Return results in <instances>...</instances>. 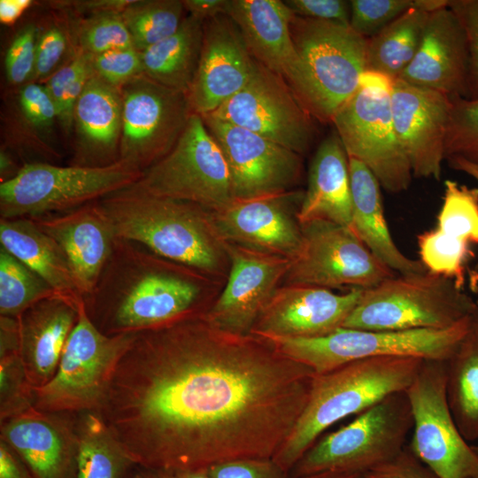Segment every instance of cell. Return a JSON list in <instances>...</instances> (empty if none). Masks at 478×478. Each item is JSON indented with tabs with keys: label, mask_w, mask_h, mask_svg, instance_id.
<instances>
[{
	"label": "cell",
	"mask_w": 478,
	"mask_h": 478,
	"mask_svg": "<svg viewBox=\"0 0 478 478\" xmlns=\"http://www.w3.org/2000/svg\"><path fill=\"white\" fill-rule=\"evenodd\" d=\"M366 476V478H437L413 455L407 444L397 457L371 470Z\"/></svg>",
	"instance_id": "cell-52"
},
{
	"label": "cell",
	"mask_w": 478,
	"mask_h": 478,
	"mask_svg": "<svg viewBox=\"0 0 478 478\" xmlns=\"http://www.w3.org/2000/svg\"><path fill=\"white\" fill-rule=\"evenodd\" d=\"M469 282L470 287L473 291H478V262L475 264L474 267L471 270L469 274Z\"/></svg>",
	"instance_id": "cell-62"
},
{
	"label": "cell",
	"mask_w": 478,
	"mask_h": 478,
	"mask_svg": "<svg viewBox=\"0 0 478 478\" xmlns=\"http://www.w3.org/2000/svg\"><path fill=\"white\" fill-rule=\"evenodd\" d=\"M477 308L476 300L448 277L428 271L395 274L364 289L343 328L444 329L472 316Z\"/></svg>",
	"instance_id": "cell-5"
},
{
	"label": "cell",
	"mask_w": 478,
	"mask_h": 478,
	"mask_svg": "<svg viewBox=\"0 0 478 478\" xmlns=\"http://www.w3.org/2000/svg\"><path fill=\"white\" fill-rule=\"evenodd\" d=\"M472 316L444 329L389 331L340 328L320 337L266 340L315 374L327 373L355 360L379 357L447 360L466 334Z\"/></svg>",
	"instance_id": "cell-9"
},
{
	"label": "cell",
	"mask_w": 478,
	"mask_h": 478,
	"mask_svg": "<svg viewBox=\"0 0 478 478\" xmlns=\"http://www.w3.org/2000/svg\"><path fill=\"white\" fill-rule=\"evenodd\" d=\"M349 170L351 189L350 228L374 257L396 274L427 272L420 259L405 255L393 241L376 177L363 163L350 157Z\"/></svg>",
	"instance_id": "cell-30"
},
{
	"label": "cell",
	"mask_w": 478,
	"mask_h": 478,
	"mask_svg": "<svg viewBox=\"0 0 478 478\" xmlns=\"http://www.w3.org/2000/svg\"><path fill=\"white\" fill-rule=\"evenodd\" d=\"M30 0H1L0 20L4 25L13 24L31 5Z\"/></svg>",
	"instance_id": "cell-57"
},
{
	"label": "cell",
	"mask_w": 478,
	"mask_h": 478,
	"mask_svg": "<svg viewBox=\"0 0 478 478\" xmlns=\"http://www.w3.org/2000/svg\"><path fill=\"white\" fill-rule=\"evenodd\" d=\"M211 478H291L272 459L237 460L207 469Z\"/></svg>",
	"instance_id": "cell-51"
},
{
	"label": "cell",
	"mask_w": 478,
	"mask_h": 478,
	"mask_svg": "<svg viewBox=\"0 0 478 478\" xmlns=\"http://www.w3.org/2000/svg\"><path fill=\"white\" fill-rule=\"evenodd\" d=\"M297 220L300 225L329 221L351 227L349 157L335 131L320 143L314 154Z\"/></svg>",
	"instance_id": "cell-29"
},
{
	"label": "cell",
	"mask_w": 478,
	"mask_h": 478,
	"mask_svg": "<svg viewBox=\"0 0 478 478\" xmlns=\"http://www.w3.org/2000/svg\"><path fill=\"white\" fill-rule=\"evenodd\" d=\"M166 478H211L207 469L162 473Z\"/></svg>",
	"instance_id": "cell-59"
},
{
	"label": "cell",
	"mask_w": 478,
	"mask_h": 478,
	"mask_svg": "<svg viewBox=\"0 0 478 478\" xmlns=\"http://www.w3.org/2000/svg\"><path fill=\"white\" fill-rule=\"evenodd\" d=\"M289 27L306 78L305 108L312 118L331 122L366 72V38L351 27L294 14Z\"/></svg>",
	"instance_id": "cell-10"
},
{
	"label": "cell",
	"mask_w": 478,
	"mask_h": 478,
	"mask_svg": "<svg viewBox=\"0 0 478 478\" xmlns=\"http://www.w3.org/2000/svg\"><path fill=\"white\" fill-rule=\"evenodd\" d=\"M412 426L405 391L393 393L358 413L348 425L318 439L289 475L301 478L325 472L366 474L403 451Z\"/></svg>",
	"instance_id": "cell-6"
},
{
	"label": "cell",
	"mask_w": 478,
	"mask_h": 478,
	"mask_svg": "<svg viewBox=\"0 0 478 478\" xmlns=\"http://www.w3.org/2000/svg\"><path fill=\"white\" fill-rule=\"evenodd\" d=\"M136 334L103 333L89 317L83 300L55 374L34 389L33 406L53 413L98 412L117 366Z\"/></svg>",
	"instance_id": "cell-7"
},
{
	"label": "cell",
	"mask_w": 478,
	"mask_h": 478,
	"mask_svg": "<svg viewBox=\"0 0 478 478\" xmlns=\"http://www.w3.org/2000/svg\"><path fill=\"white\" fill-rule=\"evenodd\" d=\"M97 202L117 238L137 243L214 280L228 274L227 243L212 212L204 207L154 196L135 184Z\"/></svg>",
	"instance_id": "cell-3"
},
{
	"label": "cell",
	"mask_w": 478,
	"mask_h": 478,
	"mask_svg": "<svg viewBox=\"0 0 478 478\" xmlns=\"http://www.w3.org/2000/svg\"><path fill=\"white\" fill-rule=\"evenodd\" d=\"M210 114L300 155L314 138L312 117L286 81L256 59L247 84Z\"/></svg>",
	"instance_id": "cell-16"
},
{
	"label": "cell",
	"mask_w": 478,
	"mask_h": 478,
	"mask_svg": "<svg viewBox=\"0 0 478 478\" xmlns=\"http://www.w3.org/2000/svg\"><path fill=\"white\" fill-rule=\"evenodd\" d=\"M446 160L451 168L469 175L478 182V164L459 157H451Z\"/></svg>",
	"instance_id": "cell-58"
},
{
	"label": "cell",
	"mask_w": 478,
	"mask_h": 478,
	"mask_svg": "<svg viewBox=\"0 0 478 478\" xmlns=\"http://www.w3.org/2000/svg\"><path fill=\"white\" fill-rule=\"evenodd\" d=\"M429 13L411 9L367 38L366 72L397 79L417 53Z\"/></svg>",
	"instance_id": "cell-35"
},
{
	"label": "cell",
	"mask_w": 478,
	"mask_h": 478,
	"mask_svg": "<svg viewBox=\"0 0 478 478\" xmlns=\"http://www.w3.org/2000/svg\"><path fill=\"white\" fill-rule=\"evenodd\" d=\"M132 0H82L58 2L59 7H71L77 12L94 15L102 12H121Z\"/></svg>",
	"instance_id": "cell-53"
},
{
	"label": "cell",
	"mask_w": 478,
	"mask_h": 478,
	"mask_svg": "<svg viewBox=\"0 0 478 478\" xmlns=\"http://www.w3.org/2000/svg\"><path fill=\"white\" fill-rule=\"evenodd\" d=\"M0 244L42 278L58 296L75 305L83 301L63 250L31 219H0Z\"/></svg>",
	"instance_id": "cell-31"
},
{
	"label": "cell",
	"mask_w": 478,
	"mask_h": 478,
	"mask_svg": "<svg viewBox=\"0 0 478 478\" xmlns=\"http://www.w3.org/2000/svg\"><path fill=\"white\" fill-rule=\"evenodd\" d=\"M154 196L218 212L234 201L228 167L202 116L193 113L173 149L135 183Z\"/></svg>",
	"instance_id": "cell-12"
},
{
	"label": "cell",
	"mask_w": 478,
	"mask_h": 478,
	"mask_svg": "<svg viewBox=\"0 0 478 478\" xmlns=\"http://www.w3.org/2000/svg\"><path fill=\"white\" fill-rule=\"evenodd\" d=\"M77 149L73 166H104L119 160L122 96L94 73L74 109Z\"/></svg>",
	"instance_id": "cell-28"
},
{
	"label": "cell",
	"mask_w": 478,
	"mask_h": 478,
	"mask_svg": "<svg viewBox=\"0 0 478 478\" xmlns=\"http://www.w3.org/2000/svg\"><path fill=\"white\" fill-rule=\"evenodd\" d=\"M92 55L80 51L61 66L47 81L48 89L57 109L58 120L70 131L73 127L76 103L93 74Z\"/></svg>",
	"instance_id": "cell-40"
},
{
	"label": "cell",
	"mask_w": 478,
	"mask_h": 478,
	"mask_svg": "<svg viewBox=\"0 0 478 478\" xmlns=\"http://www.w3.org/2000/svg\"><path fill=\"white\" fill-rule=\"evenodd\" d=\"M34 388L28 382L20 355L0 356V416L1 420L31 407Z\"/></svg>",
	"instance_id": "cell-44"
},
{
	"label": "cell",
	"mask_w": 478,
	"mask_h": 478,
	"mask_svg": "<svg viewBox=\"0 0 478 478\" xmlns=\"http://www.w3.org/2000/svg\"><path fill=\"white\" fill-rule=\"evenodd\" d=\"M391 81L365 72L331 122L348 157L363 163L385 190L398 193L409 188L413 175L394 129Z\"/></svg>",
	"instance_id": "cell-11"
},
{
	"label": "cell",
	"mask_w": 478,
	"mask_h": 478,
	"mask_svg": "<svg viewBox=\"0 0 478 478\" xmlns=\"http://www.w3.org/2000/svg\"><path fill=\"white\" fill-rule=\"evenodd\" d=\"M254 68L255 59L227 15L205 20L199 63L188 94L193 112H213L247 84Z\"/></svg>",
	"instance_id": "cell-22"
},
{
	"label": "cell",
	"mask_w": 478,
	"mask_h": 478,
	"mask_svg": "<svg viewBox=\"0 0 478 478\" xmlns=\"http://www.w3.org/2000/svg\"><path fill=\"white\" fill-rule=\"evenodd\" d=\"M314 374L267 340L219 328L202 313L137 333L98 413L143 468L272 459Z\"/></svg>",
	"instance_id": "cell-1"
},
{
	"label": "cell",
	"mask_w": 478,
	"mask_h": 478,
	"mask_svg": "<svg viewBox=\"0 0 478 478\" xmlns=\"http://www.w3.org/2000/svg\"><path fill=\"white\" fill-rule=\"evenodd\" d=\"M19 321L18 318L0 316V356L19 353Z\"/></svg>",
	"instance_id": "cell-56"
},
{
	"label": "cell",
	"mask_w": 478,
	"mask_h": 478,
	"mask_svg": "<svg viewBox=\"0 0 478 478\" xmlns=\"http://www.w3.org/2000/svg\"><path fill=\"white\" fill-rule=\"evenodd\" d=\"M478 292V291H477ZM477 305H478V298L476 299Z\"/></svg>",
	"instance_id": "cell-64"
},
{
	"label": "cell",
	"mask_w": 478,
	"mask_h": 478,
	"mask_svg": "<svg viewBox=\"0 0 478 478\" xmlns=\"http://www.w3.org/2000/svg\"><path fill=\"white\" fill-rule=\"evenodd\" d=\"M390 100L394 129L413 177L439 181L451 96L396 79Z\"/></svg>",
	"instance_id": "cell-20"
},
{
	"label": "cell",
	"mask_w": 478,
	"mask_h": 478,
	"mask_svg": "<svg viewBox=\"0 0 478 478\" xmlns=\"http://www.w3.org/2000/svg\"><path fill=\"white\" fill-rule=\"evenodd\" d=\"M189 15L202 21L219 15H227L229 0H182Z\"/></svg>",
	"instance_id": "cell-55"
},
{
	"label": "cell",
	"mask_w": 478,
	"mask_h": 478,
	"mask_svg": "<svg viewBox=\"0 0 478 478\" xmlns=\"http://www.w3.org/2000/svg\"><path fill=\"white\" fill-rule=\"evenodd\" d=\"M204 21L184 17L172 35L141 52L143 74L170 89L189 94L201 55Z\"/></svg>",
	"instance_id": "cell-32"
},
{
	"label": "cell",
	"mask_w": 478,
	"mask_h": 478,
	"mask_svg": "<svg viewBox=\"0 0 478 478\" xmlns=\"http://www.w3.org/2000/svg\"><path fill=\"white\" fill-rule=\"evenodd\" d=\"M0 434L32 478H70L74 468V425L60 413L33 406L1 420Z\"/></svg>",
	"instance_id": "cell-26"
},
{
	"label": "cell",
	"mask_w": 478,
	"mask_h": 478,
	"mask_svg": "<svg viewBox=\"0 0 478 478\" xmlns=\"http://www.w3.org/2000/svg\"><path fill=\"white\" fill-rule=\"evenodd\" d=\"M53 297L60 296L42 278L0 246L1 316L18 318L33 305Z\"/></svg>",
	"instance_id": "cell-37"
},
{
	"label": "cell",
	"mask_w": 478,
	"mask_h": 478,
	"mask_svg": "<svg viewBox=\"0 0 478 478\" xmlns=\"http://www.w3.org/2000/svg\"><path fill=\"white\" fill-rule=\"evenodd\" d=\"M227 243V281L204 317L223 330L250 335L258 315L283 281L291 259Z\"/></svg>",
	"instance_id": "cell-18"
},
{
	"label": "cell",
	"mask_w": 478,
	"mask_h": 478,
	"mask_svg": "<svg viewBox=\"0 0 478 478\" xmlns=\"http://www.w3.org/2000/svg\"><path fill=\"white\" fill-rule=\"evenodd\" d=\"M472 448L475 451V453L478 455V445H472Z\"/></svg>",
	"instance_id": "cell-63"
},
{
	"label": "cell",
	"mask_w": 478,
	"mask_h": 478,
	"mask_svg": "<svg viewBox=\"0 0 478 478\" xmlns=\"http://www.w3.org/2000/svg\"><path fill=\"white\" fill-rule=\"evenodd\" d=\"M446 395L453 420L467 442L478 440V308L446 360Z\"/></svg>",
	"instance_id": "cell-33"
},
{
	"label": "cell",
	"mask_w": 478,
	"mask_h": 478,
	"mask_svg": "<svg viewBox=\"0 0 478 478\" xmlns=\"http://www.w3.org/2000/svg\"><path fill=\"white\" fill-rule=\"evenodd\" d=\"M81 304L53 297L37 302L18 317L19 355L34 389L43 386L55 374L77 323Z\"/></svg>",
	"instance_id": "cell-27"
},
{
	"label": "cell",
	"mask_w": 478,
	"mask_h": 478,
	"mask_svg": "<svg viewBox=\"0 0 478 478\" xmlns=\"http://www.w3.org/2000/svg\"><path fill=\"white\" fill-rule=\"evenodd\" d=\"M202 119L227 162L234 199L294 189L302 174V155L211 114Z\"/></svg>",
	"instance_id": "cell-17"
},
{
	"label": "cell",
	"mask_w": 478,
	"mask_h": 478,
	"mask_svg": "<svg viewBox=\"0 0 478 478\" xmlns=\"http://www.w3.org/2000/svg\"><path fill=\"white\" fill-rule=\"evenodd\" d=\"M77 36L81 50L92 56L133 47L121 12L89 15L79 25Z\"/></svg>",
	"instance_id": "cell-43"
},
{
	"label": "cell",
	"mask_w": 478,
	"mask_h": 478,
	"mask_svg": "<svg viewBox=\"0 0 478 478\" xmlns=\"http://www.w3.org/2000/svg\"><path fill=\"white\" fill-rule=\"evenodd\" d=\"M67 49V38L58 26H50L39 32L35 62L30 82L48 80L59 67Z\"/></svg>",
	"instance_id": "cell-48"
},
{
	"label": "cell",
	"mask_w": 478,
	"mask_h": 478,
	"mask_svg": "<svg viewBox=\"0 0 478 478\" xmlns=\"http://www.w3.org/2000/svg\"><path fill=\"white\" fill-rule=\"evenodd\" d=\"M119 159L142 173L165 157L194 113L187 94L141 74L120 89Z\"/></svg>",
	"instance_id": "cell-14"
},
{
	"label": "cell",
	"mask_w": 478,
	"mask_h": 478,
	"mask_svg": "<svg viewBox=\"0 0 478 478\" xmlns=\"http://www.w3.org/2000/svg\"><path fill=\"white\" fill-rule=\"evenodd\" d=\"M467 66L463 28L446 6L429 13L417 53L397 79L466 98Z\"/></svg>",
	"instance_id": "cell-25"
},
{
	"label": "cell",
	"mask_w": 478,
	"mask_h": 478,
	"mask_svg": "<svg viewBox=\"0 0 478 478\" xmlns=\"http://www.w3.org/2000/svg\"><path fill=\"white\" fill-rule=\"evenodd\" d=\"M284 3L296 16L350 27V1L286 0Z\"/></svg>",
	"instance_id": "cell-50"
},
{
	"label": "cell",
	"mask_w": 478,
	"mask_h": 478,
	"mask_svg": "<svg viewBox=\"0 0 478 478\" xmlns=\"http://www.w3.org/2000/svg\"><path fill=\"white\" fill-rule=\"evenodd\" d=\"M132 478H166V477L160 472L142 467V470L136 473Z\"/></svg>",
	"instance_id": "cell-61"
},
{
	"label": "cell",
	"mask_w": 478,
	"mask_h": 478,
	"mask_svg": "<svg viewBox=\"0 0 478 478\" xmlns=\"http://www.w3.org/2000/svg\"><path fill=\"white\" fill-rule=\"evenodd\" d=\"M351 28L370 38L411 9L432 12L446 7L448 0H351Z\"/></svg>",
	"instance_id": "cell-41"
},
{
	"label": "cell",
	"mask_w": 478,
	"mask_h": 478,
	"mask_svg": "<svg viewBox=\"0 0 478 478\" xmlns=\"http://www.w3.org/2000/svg\"><path fill=\"white\" fill-rule=\"evenodd\" d=\"M435 228L449 239L478 245V189L445 181Z\"/></svg>",
	"instance_id": "cell-38"
},
{
	"label": "cell",
	"mask_w": 478,
	"mask_h": 478,
	"mask_svg": "<svg viewBox=\"0 0 478 478\" xmlns=\"http://www.w3.org/2000/svg\"><path fill=\"white\" fill-rule=\"evenodd\" d=\"M0 478H32L19 455L0 440Z\"/></svg>",
	"instance_id": "cell-54"
},
{
	"label": "cell",
	"mask_w": 478,
	"mask_h": 478,
	"mask_svg": "<svg viewBox=\"0 0 478 478\" xmlns=\"http://www.w3.org/2000/svg\"><path fill=\"white\" fill-rule=\"evenodd\" d=\"M227 15L253 58L283 79L305 107L306 78L290 34L293 13L284 1L229 0Z\"/></svg>",
	"instance_id": "cell-23"
},
{
	"label": "cell",
	"mask_w": 478,
	"mask_h": 478,
	"mask_svg": "<svg viewBox=\"0 0 478 478\" xmlns=\"http://www.w3.org/2000/svg\"><path fill=\"white\" fill-rule=\"evenodd\" d=\"M423 360L379 357L315 374L305 407L272 460L289 473L330 426L348 416L358 415L393 393L405 391Z\"/></svg>",
	"instance_id": "cell-4"
},
{
	"label": "cell",
	"mask_w": 478,
	"mask_h": 478,
	"mask_svg": "<svg viewBox=\"0 0 478 478\" xmlns=\"http://www.w3.org/2000/svg\"><path fill=\"white\" fill-rule=\"evenodd\" d=\"M447 7L459 19L468 56L467 99H478V0H448Z\"/></svg>",
	"instance_id": "cell-47"
},
{
	"label": "cell",
	"mask_w": 478,
	"mask_h": 478,
	"mask_svg": "<svg viewBox=\"0 0 478 478\" xmlns=\"http://www.w3.org/2000/svg\"><path fill=\"white\" fill-rule=\"evenodd\" d=\"M420 260L430 273L448 277L465 288L466 265L473 252L469 243L443 236L436 228L418 235Z\"/></svg>",
	"instance_id": "cell-39"
},
{
	"label": "cell",
	"mask_w": 478,
	"mask_h": 478,
	"mask_svg": "<svg viewBox=\"0 0 478 478\" xmlns=\"http://www.w3.org/2000/svg\"><path fill=\"white\" fill-rule=\"evenodd\" d=\"M28 219L61 247L81 296L87 297L96 285L117 238L98 202Z\"/></svg>",
	"instance_id": "cell-24"
},
{
	"label": "cell",
	"mask_w": 478,
	"mask_h": 478,
	"mask_svg": "<svg viewBox=\"0 0 478 478\" xmlns=\"http://www.w3.org/2000/svg\"><path fill=\"white\" fill-rule=\"evenodd\" d=\"M364 289L338 294L306 285L280 286L267 302L250 335L269 338H314L340 328Z\"/></svg>",
	"instance_id": "cell-21"
},
{
	"label": "cell",
	"mask_w": 478,
	"mask_h": 478,
	"mask_svg": "<svg viewBox=\"0 0 478 478\" xmlns=\"http://www.w3.org/2000/svg\"><path fill=\"white\" fill-rule=\"evenodd\" d=\"M216 281L116 238L96 285L83 300L103 333H139L204 313L215 299Z\"/></svg>",
	"instance_id": "cell-2"
},
{
	"label": "cell",
	"mask_w": 478,
	"mask_h": 478,
	"mask_svg": "<svg viewBox=\"0 0 478 478\" xmlns=\"http://www.w3.org/2000/svg\"><path fill=\"white\" fill-rule=\"evenodd\" d=\"M413 426L407 444L437 478H478V455L461 435L446 395V360H423L405 390Z\"/></svg>",
	"instance_id": "cell-13"
},
{
	"label": "cell",
	"mask_w": 478,
	"mask_h": 478,
	"mask_svg": "<svg viewBox=\"0 0 478 478\" xmlns=\"http://www.w3.org/2000/svg\"><path fill=\"white\" fill-rule=\"evenodd\" d=\"M184 11L182 0H132L121 16L133 47L142 52L175 33Z\"/></svg>",
	"instance_id": "cell-36"
},
{
	"label": "cell",
	"mask_w": 478,
	"mask_h": 478,
	"mask_svg": "<svg viewBox=\"0 0 478 478\" xmlns=\"http://www.w3.org/2000/svg\"><path fill=\"white\" fill-rule=\"evenodd\" d=\"M451 98L444 159L459 157L478 164V99Z\"/></svg>",
	"instance_id": "cell-42"
},
{
	"label": "cell",
	"mask_w": 478,
	"mask_h": 478,
	"mask_svg": "<svg viewBox=\"0 0 478 478\" xmlns=\"http://www.w3.org/2000/svg\"><path fill=\"white\" fill-rule=\"evenodd\" d=\"M301 226L302 243L283 285L368 289L395 275L350 227L329 221Z\"/></svg>",
	"instance_id": "cell-15"
},
{
	"label": "cell",
	"mask_w": 478,
	"mask_h": 478,
	"mask_svg": "<svg viewBox=\"0 0 478 478\" xmlns=\"http://www.w3.org/2000/svg\"><path fill=\"white\" fill-rule=\"evenodd\" d=\"M304 191L234 201L212 212L217 230L227 243L292 259L303 240L297 212Z\"/></svg>",
	"instance_id": "cell-19"
},
{
	"label": "cell",
	"mask_w": 478,
	"mask_h": 478,
	"mask_svg": "<svg viewBox=\"0 0 478 478\" xmlns=\"http://www.w3.org/2000/svg\"><path fill=\"white\" fill-rule=\"evenodd\" d=\"M74 432L75 478H125L135 465L98 412H81Z\"/></svg>",
	"instance_id": "cell-34"
},
{
	"label": "cell",
	"mask_w": 478,
	"mask_h": 478,
	"mask_svg": "<svg viewBox=\"0 0 478 478\" xmlns=\"http://www.w3.org/2000/svg\"><path fill=\"white\" fill-rule=\"evenodd\" d=\"M19 104L25 119L36 127L47 128L58 120L55 104L45 85L39 82L22 86Z\"/></svg>",
	"instance_id": "cell-49"
},
{
	"label": "cell",
	"mask_w": 478,
	"mask_h": 478,
	"mask_svg": "<svg viewBox=\"0 0 478 478\" xmlns=\"http://www.w3.org/2000/svg\"><path fill=\"white\" fill-rule=\"evenodd\" d=\"M38 28L29 24L21 28L11 42L4 57V71L12 85L31 81L35 62Z\"/></svg>",
	"instance_id": "cell-46"
},
{
	"label": "cell",
	"mask_w": 478,
	"mask_h": 478,
	"mask_svg": "<svg viewBox=\"0 0 478 478\" xmlns=\"http://www.w3.org/2000/svg\"><path fill=\"white\" fill-rule=\"evenodd\" d=\"M301 478H366L365 474L347 472H325Z\"/></svg>",
	"instance_id": "cell-60"
},
{
	"label": "cell",
	"mask_w": 478,
	"mask_h": 478,
	"mask_svg": "<svg viewBox=\"0 0 478 478\" xmlns=\"http://www.w3.org/2000/svg\"><path fill=\"white\" fill-rule=\"evenodd\" d=\"M142 172L121 160L104 166L25 164L0 183V219L34 218L73 210L135 184Z\"/></svg>",
	"instance_id": "cell-8"
},
{
	"label": "cell",
	"mask_w": 478,
	"mask_h": 478,
	"mask_svg": "<svg viewBox=\"0 0 478 478\" xmlns=\"http://www.w3.org/2000/svg\"><path fill=\"white\" fill-rule=\"evenodd\" d=\"M91 66L96 76L117 89L143 74L142 55L134 47L92 56Z\"/></svg>",
	"instance_id": "cell-45"
}]
</instances>
